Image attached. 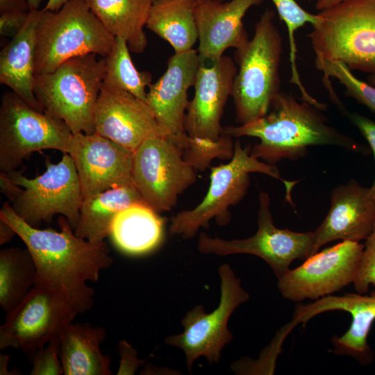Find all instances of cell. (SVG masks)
Segmentation results:
<instances>
[{"instance_id":"1","label":"cell","mask_w":375,"mask_h":375,"mask_svg":"<svg viewBox=\"0 0 375 375\" xmlns=\"http://www.w3.org/2000/svg\"><path fill=\"white\" fill-rule=\"evenodd\" d=\"M0 219L15 230L31 254L36 267L35 285L61 292L79 313L92 307L94 292L87 282L97 281L100 272L113 262L106 242L78 237L62 215L58 219L60 231L33 227L8 202L0 210Z\"/></svg>"},{"instance_id":"2","label":"cell","mask_w":375,"mask_h":375,"mask_svg":"<svg viewBox=\"0 0 375 375\" xmlns=\"http://www.w3.org/2000/svg\"><path fill=\"white\" fill-rule=\"evenodd\" d=\"M270 108V112L253 122L224 127L223 133L232 138H258L260 142L251 149V153L271 165L283 159L301 158L310 146L331 145L361 153L367 151L350 136L327 124L321 110L306 101L299 103L291 94L281 92Z\"/></svg>"},{"instance_id":"3","label":"cell","mask_w":375,"mask_h":375,"mask_svg":"<svg viewBox=\"0 0 375 375\" xmlns=\"http://www.w3.org/2000/svg\"><path fill=\"white\" fill-rule=\"evenodd\" d=\"M274 17L273 10H265L255 24L253 38L244 48L235 50L238 69L231 97L240 125L265 115L281 92L283 41Z\"/></svg>"},{"instance_id":"4","label":"cell","mask_w":375,"mask_h":375,"mask_svg":"<svg viewBox=\"0 0 375 375\" xmlns=\"http://www.w3.org/2000/svg\"><path fill=\"white\" fill-rule=\"evenodd\" d=\"M90 53L69 59L54 71L35 74L34 94L42 110L71 132L95 133L94 111L105 76V58Z\"/></svg>"},{"instance_id":"5","label":"cell","mask_w":375,"mask_h":375,"mask_svg":"<svg viewBox=\"0 0 375 375\" xmlns=\"http://www.w3.org/2000/svg\"><path fill=\"white\" fill-rule=\"evenodd\" d=\"M115 39L85 0H69L54 12L42 8L36 29L35 74L51 72L77 56L95 53L106 58Z\"/></svg>"},{"instance_id":"6","label":"cell","mask_w":375,"mask_h":375,"mask_svg":"<svg viewBox=\"0 0 375 375\" xmlns=\"http://www.w3.org/2000/svg\"><path fill=\"white\" fill-rule=\"evenodd\" d=\"M253 172L281 180L286 188V198L291 201V190L297 182L283 179L275 165L259 160L251 153L250 146L242 147L240 141L237 140L231 160L210 167V186L203 200L193 209L173 216L169 233L190 239L201 227L207 228L213 218L218 224L226 225L231 220L228 207L238 204L244 198L250 184L249 174Z\"/></svg>"},{"instance_id":"7","label":"cell","mask_w":375,"mask_h":375,"mask_svg":"<svg viewBox=\"0 0 375 375\" xmlns=\"http://www.w3.org/2000/svg\"><path fill=\"white\" fill-rule=\"evenodd\" d=\"M317 15L308 35L315 56L375 74V0H345Z\"/></svg>"},{"instance_id":"8","label":"cell","mask_w":375,"mask_h":375,"mask_svg":"<svg viewBox=\"0 0 375 375\" xmlns=\"http://www.w3.org/2000/svg\"><path fill=\"white\" fill-rule=\"evenodd\" d=\"M45 164V172L34 178H26L17 170L7 173L22 188L10 205L15 212L33 227L51 223L53 217L60 214L75 230L83 198L73 159L64 153L59 162L54 164L47 158Z\"/></svg>"},{"instance_id":"9","label":"cell","mask_w":375,"mask_h":375,"mask_svg":"<svg viewBox=\"0 0 375 375\" xmlns=\"http://www.w3.org/2000/svg\"><path fill=\"white\" fill-rule=\"evenodd\" d=\"M72 135L62 119L32 107L12 91L4 93L0 106V171L16 170L35 151L67 153Z\"/></svg>"},{"instance_id":"10","label":"cell","mask_w":375,"mask_h":375,"mask_svg":"<svg viewBox=\"0 0 375 375\" xmlns=\"http://www.w3.org/2000/svg\"><path fill=\"white\" fill-rule=\"evenodd\" d=\"M219 274L221 294L217 308L206 313L203 306H195L181 321L183 332L165 340L167 345L183 351L190 372L194 361L201 356L210 364L219 361L223 348L233 340L228 329V319L234 310L249 299L229 265H221Z\"/></svg>"},{"instance_id":"11","label":"cell","mask_w":375,"mask_h":375,"mask_svg":"<svg viewBox=\"0 0 375 375\" xmlns=\"http://www.w3.org/2000/svg\"><path fill=\"white\" fill-rule=\"evenodd\" d=\"M198 250L204 254L222 256L234 253L258 256L269 265L278 279L290 269L294 260H305L315 253L313 231L299 233L274 226L269 211V198L265 192L259 194L258 230L253 236L226 240L201 233Z\"/></svg>"},{"instance_id":"12","label":"cell","mask_w":375,"mask_h":375,"mask_svg":"<svg viewBox=\"0 0 375 375\" xmlns=\"http://www.w3.org/2000/svg\"><path fill=\"white\" fill-rule=\"evenodd\" d=\"M195 169L168 139L147 138L134 151L133 183L143 200L158 212L169 211L197 179Z\"/></svg>"},{"instance_id":"13","label":"cell","mask_w":375,"mask_h":375,"mask_svg":"<svg viewBox=\"0 0 375 375\" xmlns=\"http://www.w3.org/2000/svg\"><path fill=\"white\" fill-rule=\"evenodd\" d=\"M79 313L60 292L34 285L23 301L6 313L0 326V349H19L31 353L59 338Z\"/></svg>"},{"instance_id":"14","label":"cell","mask_w":375,"mask_h":375,"mask_svg":"<svg viewBox=\"0 0 375 375\" xmlns=\"http://www.w3.org/2000/svg\"><path fill=\"white\" fill-rule=\"evenodd\" d=\"M364 244L342 242L304 260L278 279L281 296L290 301L317 300L353 283L360 269Z\"/></svg>"},{"instance_id":"15","label":"cell","mask_w":375,"mask_h":375,"mask_svg":"<svg viewBox=\"0 0 375 375\" xmlns=\"http://www.w3.org/2000/svg\"><path fill=\"white\" fill-rule=\"evenodd\" d=\"M197 50L174 53L165 72L149 87L147 103L152 110L162 137L184 154L190 138L185 128L188 90L194 86L200 66Z\"/></svg>"},{"instance_id":"16","label":"cell","mask_w":375,"mask_h":375,"mask_svg":"<svg viewBox=\"0 0 375 375\" xmlns=\"http://www.w3.org/2000/svg\"><path fill=\"white\" fill-rule=\"evenodd\" d=\"M67 153L77 170L83 199L109 189L133 185L134 152L111 140L96 133H72Z\"/></svg>"},{"instance_id":"17","label":"cell","mask_w":375,"mask_h":375,"mask_svg":"<svg viewBox=\"0 0 375 375\" xmlns=\"http://www.w3.org/2000/svg\"><path fill=\"white\" fill-rule=\"evenodd\" d=\"M237 72L235 62L226 56L209 65L200 64L194 85V95L189 101L185 121L190 138L217 141L221 138L224 131L222 117L232 95Z\"/></svg>"},{"instance_id":"18","label":"cell","mask_w":375,"mask_h":375,"mask_svg":"<svg viewBox=\"0 0 375 375\" xmlns=\"http://www.w3.org/2000/svg\"><path fill=\"white\" fill-rule=\"evenodd\" d=\"M95 133L135 151L147 138L162 136L149 105L133 94L103 84L94 111Z\"/></svg>"},{"instance_id":"19","label":"cell","mask_w":375,"mask_h":375,"mask_svg":"<svg viewBox=\"0 0 375 375\" xmlns=\"http://www.w3.org/2000/svg\"><path fill=\"white\" fill-rule=\"evenodd\" d=\"M331 310L348 312L352 318L345 333L332 338V353L352 357L362 365L372 364L374 354L368 344L367 337L375 321V290L369 294L357 292L329 295L310 303L299 304L294 311L293 322L296 324H305L317 315Z\"/></svg>"},{"instance_id":"20","label":"cell","mask_w":375,"mask_h":375,"mask_svg":"<svg viewBox=\"0 0 375 375\" xmlns=\"http://www.w3.org/2000/svg\"><path fill=\"white\" fill-rule=\"evenodd\" d=\"M264 0H196L197 51L201 63L217 61L228 48L242 49L249 42L243 18Z\"/></svg>"},{"instance_id":"21","label":"cell","mask_w":375,"mask_h":375,"mask_svg":"<svg viewBox=\"0 0 375 375\" xmlns=\"http://www.w3.org/2000/svg\"><path fill=\"white\" fill-rule=\"evenodd\" d=\"M374 223L375 197L371 188L355 180L340 185L332 190L331 208L325 219L313 231L315 253L332 241L366 240Z\"/></svg>"},{"instance_id":"22","label":"cell","mask_w":375,"mask_h":375,"mask_svg":"<svg viewBox=\"0 0 375 375\" xmlns=\"http://www.w3.org/2000/svg\"><path fill=\"white\" fill-rule=\"evenodd\" d=\"M42 9L30 10L22 29L0 52V83L32 107L43 110L33 92L36 29Z\"/></svg>"},{"instance_id":"23","label":"cell","mask_w":375,"mask_h":375,"mask_svg":"<svg viewBox=\"0 0 375 375\" xmlns=\"http://www.w3.org/2000/svg\"><path fill=\"white\" fill-rule=\"evenodd\" d=\"M105 328L71 323L60 337V358L65 375H110L111 359L101 353Z\"/></svg>"},{"instance_id":"24","label":"cell","mask_w":375,"mask_h":375,"mask_svg":"<svg viewBox=\"0 0 375 375\" xmlns=\"http://www.w3.org/2000/svg\"><path fill=\"white\" fill-rule=\"evenodd\" d=\"M145 203L133 204L114 218L110 235L124 253L139 255L156 249L161 242L164 219Z\"/></svg>"},{"instance_id":"25","label":"cell","mask_w":375,"mask_h":375,"mask_svg":"<svg viewBox=\"0 0 375 375\" xmlns=\"http://www.w3.org/2000/svg\"><path fill=\"white\" fill-rule=\"evenodd\" d=\"M154 0H85L92 12L113 36L124 39L131 51L147 45L144 31Z\"/></svg>"},{"instance_id":"26","label":"cell","mask_w":375,"mask_h":375,"mask_svg":"<svg viewBox=\"0 0 375 375\" xmlns=\"http://www.w3.org/2000/svg\"><path fill=\"white\" fill-rule=\"evenodd\" d=\"M142 203L145 201L133 185L109 189L83 199L74 233L92 242H103L110 235L117 214L133 204Z\"/></svg>"},{"instance_id":"27","label":"cell","mask_w":375,"mask_h":375,"mask_svg":"<svg viewBox=\"0 0 375 375\" xmlns=\"http://www.w3.org/2000/svg\"><path fill=\"white\" fill-rule=\"evenodd\" d=\"M196 0H154L145 27L167 41L175 53L192 49L198 40Z\"/></svg>"},{"instance_id":"28","label":"cell","mask_w":375,"mask_h":375,"mask_svg":"<svg viewBox=\"0 0 375 375\" xmlns=\"http://www.w3.org/2000/svg\"><path fill=\"white\" fill-rule=\"evenodd\" d=\"M36 267L26 249L10 247L0 251V305L8 313L35 285Z\"/></svg>"},{"instance_id":"29","label":"cell","mask_w":375,"mask_h":375,"mask_svg":"<svg viewBox=\"0 0 375 375\" xmlns=\"http://www.w3.org/2000/svg\"><path fill=\"white\" fill-rule=\"evenodd\" d=\"M105 60L103 85L125 90L147 103L146 88L151 84L152 76L137 69L124 39L116 37L115 46Z\"/></svg>"},{"instance_id":"30","label":"cell","mask_w":375,"mask_h":375,"mask_svg":"<svg viewBox=\"0 0 375 375\" xmlns=\"http://www.w3.org/2000/svg\"><path fill=\"white\" fill-rule=\"evenodd\" d=\"M316 68L322 72L324 84L331 83L329 77L337 78L346 88L344 94L375 112V87L356 78L344 63L328 61L315 56Z\"/></svg>"},{"instance_id":"31","label":"cell","mask_w":375,"mask_h":375,"mask_svg":"<svg viewBox=\"0 0 375 375\" xmlns=\"http://www.w3.org/2000/svg\"><path fill=\"white\" fill-rule=\"evenodd\" d=\"M275 6L278 16L288 30L290 45L291 78L290 82L299 85L301 83L297 66L296 32L306 23L312 25L318 19V15L311 14L301 7L295 0H271Z\"/></svg>"},{"instance_id":"32","label":"cell","mask_w":375,"mask_h":375,"mask_svg":"<svg viewBox=\"0 0 375 375\" xmlns=\"http://www.w3.org/2000/svg\"><path fill=\"white\" fill-rule=\"evenodd\" d=\"M60 338L31 353L33 368L31 375H61L63 369L59 353Z\"/></svg>"},{"instance_id":"33","label":"cell","mask_w":375,"mask_h":375,"mask_svg":"<svg viewBox=\"0 0 375 375\" xmlns=\"http://www.w3.org/2000/svg\"><path fill=\"white\" fill-rule=\"evenodd\" d=\"M353 284L359 294H366L370 285L375 286V223L364 244L360 269Z\"/></svg>"},{"instance_id":"34","label":"cell","mask_w":375,"mask_h":375,"mask_svg":"<svg viewBox=\"0 0 375 375\" xmlns=\"http://www.w3.org/2000/svg\"><path fill=\"white\" fill-rule=\"evenodd\" d=\"M29 11L10 10L1 12L0 33L3 37L14 38L26 23Z\"/></svg>"},{"instance_id":"35","label":"cell","mask_w":375,"mask_h":375,"mask_svg":"<svg viewBox=\"0 0 375 375\" xmlns=\"http://www.w3.org/2000/svg\"><path fill=\"white\" fill-rule=\"evenodd\" d=\"M343 114L356 126L369 144L375 159V122L357 112L346 110ZM371 190L375 197V179Z\"/></svg>"},{"instance_id":"36","label":"cell","mask_w":375,"mask_h":375,"mask_svg":"<svg viewBox=\"0 0 375 375\" xmlns=\"http://www.w3.org/2000/svg\"><path fill=\"white\" fill-rule=\"evenodd\" d=\"M120 362L117 374H133L143 363L138 359L137 351L125 340H120L118 344Z\"/></svg>"},{"instance_id":"37","label":"cell","mask_w":375,"mask_h":375,"mask_svg":"<svg viewBox=\"0 0 375 375\" xmlns=\"http://www.w3.org/2000/svg\"><path fill=\"white\" fill-rule=\"evenodd\" d=\"M0 188L1 192L10 202L22 190V187L12 181L7 173L2 172H0Z\"/></svg>"},{"instance_id":"38","label":"cell","mask_w":375,"mask_h":375,"mask_svg":"<svg viewBox=\"0 0 375 375\" xmlns=\"http://www.w3.org/2000/svg\"><path fill=\"white\" fill-rule=\"evenodd\" d=\"M10 10L29 11L30 7L26 0H0V12Z\"/></svg>"},{"instance_id":"39","label":"cell","mask_w":375,"mask_h":375,"mask_svg":"<svg viewBox=\"0 0 375 375\" xmlns=\"http://www.w3.org/2000/svg\"><path fill=\"white\" fill-rule=\"evenodd\" d=\"M17 235L15 230L6 222L0 219V244L3 245Z\"/></svg>"},{"instance_id":"40","label":"cell","mask_w":375,"mask_h":375,"mask_svg":"<svg viewBox=\"0 0 375 375\" xmlns=\"http://www.w3.org/2000/svg\"><path fill=\"white\" fill-rule=\"evenodd\" d=\"M345 0H317L315 7L319 10L330 8Z\"/></svg>"},{"instance_id":"41","label":"cell","mask_w":375,"mask_h":375,"mask_svg":"<svg viewBox=\"0 0 375 375\" xmlns=\"http://www.w3.org/2000/svg\"><path fill=\"white\" fill-rule=\"evenodd\" d=\"M69 0H48L43 8L46 10L56 11L59 10Z\"/></svg>"},{"instance_id":"42","label":"cell","mask_w":375,"mask_h":375,"mask_svg":"<svg viewBox=\"0 0 375 375\" xmlns=\"http://www.w3.org/2000/svg\"><path fill=\"white\" fill-rule=\"evenodd\" d=\"M9 355H2L0 356V374L1 375H11L12 374L7 369V366L9 362Z\"/></svg>"},{"instance_id":"43","label":"cell","mask_w":375,"mask_h":375,"mask_svg":"<svg viewBox=\"0 0 375 375\" xmlns=\"http://www.w3.org/2000/svg\"><path fill=\"white\" fill-rule=\"evenodd\" d=\"M42 0H26L28 2L30 10H38Z\"/></svg>"},{"instance_id":"44","label":"cell","mask_w":375,"mask_h":375,"mask_svg":"<svg viewBox=\"0 0 375 375\" xmlns=\"http://www.w3.org/2000/svg\"><path fill=\"white\" fill-rule=\"evenodd\" d=\"M367 82L372 86L375 87V74H369L367 77Z\"/></svg>"},{"instance_id":"45","label":"cell","mask_w":375,"mask_h":375,"mask_svg":"<svg viewBox=\"0 0 375 375\" xmlns=\"http://www.w3.org/2000/svg\"><path fill=\"white\" fill-rule=\"evenodd\" d=\"M218 1H225V0H218Z\"/></svg>"}]
</instances>
